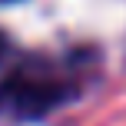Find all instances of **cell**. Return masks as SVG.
<instances>
[{"label": "cell", "instance_id": "3", "mask_svg": "<svg viewBox=\"0 0 126 126\" xmlns=\"http://www.w3.org/2000/svg\"><path fill=\"white\" fill-rule=\"evenodd\" d=\"M0 3H13V0H0Z\"/></svg>", "mask_w": 126, "mask_h": 126}, {"label": "cell", "instance_id": "2", "mask_svg": "<svg viewBox=\"0 0 126 126\" xmlns=\"http://www.w3.org/2000/svg\"><path fill=\"white\" fill-rule=\"evenodd\" d=\"M3 50H7V40H3V33H0V57H3Z\"/></svg>", "mask_w": 126, "mask_h": 126}, {"label": "cell", "instance_id": "1", "mask_svg": "<svg viewBox=\"0 0 126 126\" xmlns=\"http://www.w3.org/2000/svg\"><path fill=\"white\" fill-rule=\"evenodd\" d=\"M70 86L57 76L20 70L0 83V113L13 120H40L70 100Z\"/></svg>", "mask_w": 126, "mask_h": 126}]
</instances>
